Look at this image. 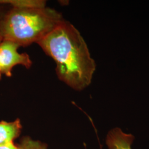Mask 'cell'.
Here are the masks:
<instances>
[{
  "mask_svg": "<svg viewBox=\"0 0 149 149\" xmlns=\"http://www.w3.org/2000/svg\"><path fill=\"white\" fill-rule=\"evenodd\" d=\"M37 44L55 62L56 74L61 81L76 91L90 85L96 63L84 39L72 24L64 20Z\"/></svg>",
  "mask_w": 149,
  "mask_h": 149,
  "instance_id": "6da1fadb",
  "label": "cell"
},
{
  "mask_svg": "<svg viewBox=\"0 0 149 149\" xmlns=\"http://www.w3.org/2000/svg\"><path fill=\"white\" fill-rule=\"evenodd\" d=\"M63 21L59 12L47 7L13 8L0 21V36L26 47L39 42Z\"/></svg>",
  "mask_w": 149,
  "mask_h": 149,
  "instance_id": "7a4b0ae2",
  "label": "cell"
},
{
  "mask_svg": "<svg viewBox=\"0 0 149 149\" xmlns=\"http://www.w3.org/2000/svg\"><path fill=\"white\" fill-rule=\"evenodd\" d=\"M20 46L8 40H3L0 44V69L2 74L12 76L13 68L21 65L27 69L32 66V62L28 54L19 53L17 51Z\"/></svg>",
  "mask_w": 149,
  "mask_h": 149,
  "instance_id": "3957f363",
  "label": "cell"
},
{
  "mask_svg": "<svg viewBox=\"0 0 149 149\" xmlns=\"http://www.w3.org/2000/svg\"><path fill=\"white\" fill-rule=\"evenodd\" d=\"M134 137L130 134L123 132L119 128L113 129L107 136V145L109 149H132Z\"/></svg>",
  "mask_w": 149,
  "mask_h": 149,
  "instance_id": "277c9868",
  "label": "cell"
},
{
  "mask_svg": "<svg viewBox=\"0 0 149 149\" xmlns=\"http://www.w3.org/2000/svg\"><path fill=\"white\" fill-rule=\"evenodd\" d=\"M21 122L19 119L13 122H0V144L13 142L21 133Z\"/></svg>",
  "mask_w": 149,
  "mask_h": 149,
  "instance_id": "5b68a950",
  "label": "cell"
},
{
  "mask_svg": "<svg viewBox=\"0 0 149 149\" xmlns=\"http://www.w3.org/2000/svg\"><path fill=\"white\" fill-rule=\"evenodd\" d=\"M0 4H8L13 8L45 7L46 2L42 0H0Z\"/></svg>",
  "mask_w": 149,
  "mask_h": 149,
  "instance_id": "8992f818",
  "label": "cell"
},
{
  "mask_svg": "<svg viewBox=\"0 0 149 149\" xmlns=\"http://www.w3.org/2000/svg\"><path fill=\"white\" fill-rule=\"evenodd\" d=\"M17 145L18 149H47V144L34 140L29 136L23 137L20 143Z\"/></svg>",
  "mask_w": 149,
  "mask_h": 149,
  "instance_id": "52a82bcc",
  "label": "cell"
},
{
  "mask_svg": "<svg viewBox=\"0 0 149 149\" xmlns=\"http://www.w3.org/2000/svg\"><path fill=\"white\" fill-rule=\"evenodd\" d=\"M0 149H18L17 145L13 142L0 144Z\"/></svg>",
  "mask_w": 149,
  "mask_h": 149,
  "instance_id": "ba28073f",
  "label": "cell"
},
{
  "mask_svg": "<svg viewBox=\"0 0 149 149\" xmlns=\"http://www.w3.org/2000/svg\"><path fill=\"white\" fill-rule=\"evenodd\" d=\"M2 41H3V39H2V37L0 36V44H1V43Z\"/></svg>",
  "mask_w": 149,
  "mask_h": 149,
  "instance_id": "9c48e42d",
  "label": "cell"
},
{
  "mask_svg": "<svg viewBox=\"0 0 149 149\" xmlns=\"http://www.w3.org/2000/svg\"><path fill=\"white\" fill-rule=\"evenodd\" d=\"M1 74H2V73H1V69H0V79H1Z\"/></svg>",
  "mask_w": 149,
  "mask_h": 149,
  "instance_id": "30bf717a",
  "label": "cell"
}]
</instances>
